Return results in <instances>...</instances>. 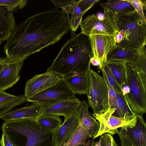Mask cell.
I'll use <instances>...</instances> for the list:
<instances>
[{"mask_svg":"<svg viewBox=\"0 0 146 146\" xmlns=\"http://www.w3.org/2000/svg\"><path fill=\"white\" fill-rule=\"evenodd\" d=\"M90 87L87 96L92 115H100L109 107L107 85L103 76L91 69L89 72Z\"/></svg>","mask_w":146,"mask_h":146,"instance_id":"8992f818","label":"cell"},{"mask_svg":"<svg viewBox=\"0 0 146 146\" xmlns=\"http://www.w3.org/2000/svg\"><path fill=\"white\" fill-rule=\"evenodd\" d=\"M90 62L92 64L95 66H99L100 65L99 61L94 58L92 57L91 59Z\"/></svg>","mask_w":146,"mask_h":146,"instance_id":"74e56055","label":"cell"},{"mask_svg":"<svg viewBox=\"0 0 146 146\" xmlns=\"http://www.w3.org/2000/svg\"><path fill=\"white\" fill-rule=\"evenodd\" d=\"M92 140H90L88 142H86V143L84 144L83 146H91V145L92 142Z\"/></svg>","mask_w":146,"mask_h":146,"instance_id":"60d3db41","label":"cell"},{"mask_svg":"<svg viewBox=\"0 0 146 146\" xmlns=\"http://www.w3.org/2000/svg\"><path fill=\"white\" fill-rule=\"evenodd\" d=\"M105 16L103 20L99 19L96 14L88 15L82 20L80 25L81 33L89 36L94 35H104L114 36L118 33L112 16L105 9Z\"/></svg>","mask_w":146,"mask_h":146,"instance_id":"9c48e42d","label":"cell"},{"mask_svg":"<svg viewBox=\"0 0 146 146\" xmlns=\"http://www.w3.org/2000/svg\"><path fill=\"white\" fill-rule=\"evenodd\" d=\"M70 38L63 46L46 72L61 78L89 73L92 57L89 37L81 33L76 34L70 30Z\"/></svg>","mask_w":146,"mask_h":146,"instance_id":"7a4b0ae2","label":"cell"},{"mask_svg":"<svg viewBox=\"0 0 146 146\" xmlns=\"http://www.w3.org/2000/svg\"><path fill=\"white\" fill-rule=\"evenodd\" d=\"M94 141H93L91 143V146H94Z\"/></svg>","mask_w":146,"mask_h":146,"instance_id":"7bdbcfd3","label":"cell"},{"mask_svg":"<svg viewBox=\"0 0 146 146\" xmlns=\"http://www.w3.org/2000/svg\"><path fill=\"white\" fill-rule=\"evenodd\" d=\"M18 96L8 93L5 91L0 90V104L14 99Z\"/></svg>","mask_w":146,"mask_h":146,"instance_id":"d6a6232c","label":"cell"},{"mask_svg":"<svg viewBox=\"0 0 146 146\" xmlns=\"http://www.w3.org/2000/svg\"><path fill=\"white\" fill-rule=\"evenodd\" d=\"M103 77L107 85L109 106L112 108L115 107L117 103V94L113 88L110 85L108 81L105 74L103 70H102Z\"/></svg>","mask_w":146,"mask_h":146,"instance_id":"4dcf8cb0","label":"cell"},{"mask_svg":"<svg viewBox=\"0 0 146 146\" xmlns=\"http://www.w3.org/2000/svg\"><path fill=\"white\" fill-rule=\"evenodd\" d=\"M133 6L144 23L146 24L144 11L146 9V1L142 0H127Z\"/></svg>","mask_w":146,"mask_h":146,"instance_id":"f546056e","label":"cell"},{"mask_svg":"<svg viewBox=\"0 0 146 146\" xmlns=\"http://www.w3.org/2000/svg\"><path fill=\"white\" fill-rule=\"evenodd\" d=\"M107 64L110 68L117 82L122 88L125 84L126 76L125 62H107Z\"/></svg>","mask_w":146,"mask_h":146,"instance_id":"cb8c5ba5","label":"cell"},{"mask_svg":"<svg viewBox=\"0 0 146 146\" xmlns=\"http://www.w3.org/2000/svg\"><path fill=\"white\" fill-rule=\"evenodd\" d=\"M75 94L79 95L88 94L90 87L89 73L74 75L62 78Z\"/></svg>","mask_w":146,"mask_h":146,"instance_id":"d6986e66","label":"cell"},{"mask_svg":"<svg viewBox=\"0 0 146 146\" xmlns=\"http://www.w3.org/2000/svg\"><path fill=\"white\" fill-rule=\"evenodd\" d=\"M90 138V137L88 132L80 123L64 146H82Z\"/></svg>","mask_w":146,"mask_h":146,"instance_id":"603a6c76","label":"cell"},{"mask_svg":"<svg viewBox=\"0 0 146 146\" xmlns=\"http://www.w3.org/2000/svg\"><path fill=\"white\" fill-rule=\"evenodd\" d=\"M100 0H80L78 1L80 6L85 13Z\"/></svg>","mask_w":146,"mask_h":146,"instance_id":"1f68e13d","label":"cell"},{"mask_svg":"<svg viewBox=\"0 0 146 146\" xmlns=\"http://www.w3.org/2000/svg\"><path fill=\"white\" fill-rule=\"evenodd\" d=\"M139 54L137 51L116 46L107 55L106 61H123L131 63L135 60Z\"/></svg>","mask_w":146,"mask_h":146,"instance_id":"44dd1931","label":"cell"},{"mask_svg":"<svg viewBox=\"0 0 146 146\" xmlns=\"http://www.w3.org/2000/svg\"><path fill=\"white\" fill-rule=\"evenodd\" d=\"M135 125L118 131L121 146H146V124L143 116L136 114Z\"/></svg>","mask_w":146,"mask_h":146,"instance_id":"30bf717a","label":"cell"},{"mask_svg":"<svg viewBox=\"0 0 146 146\" xmlns=\"http://www.w3.org/2000/svg\"><path fill=\"white\" fill-rule=\"evenodd\" d=\"M27 2L26 0H0V6L5 7L9 12H13L18 9H23L27 5Z\"/></svg>","mask_w":146,"mask_h":146,"instance_id":"83f0119b","label":"cell"},{"mask_svg":"<svg viewBox=\"0 0 146 146\" xmlns=\"http://www.w3.org/2000/svg\"><path fill=\"white\" fill-rule=\"evenodd\" d=\"M94 146H101V140L100 138L98 141L94 142Z\"/></svg>","mask_w":146,"mask_h":146,"instance_id":"ab89813d","label":"cell"},{"mask_svg":"<svg viewBox=\"0 0 146 146\" xmlns=\"http://www.w3.org/2000/svg\"><path fill=\"white\" fill-rule=\"evenodd\" d=\"M54 4L55 8H63L68 5L76 1V0H51Z\"/></svg>","mask_w":146,"mask_h":146,"instance_id":"836d02e7","label":"cell"},{"mask_svg":"<svg viewBox=\"0 0 146 146\" xmlns=\"http://www.w3.org/2000/svg\"><path fill=\"white\" fill-rule=\"evenodd\" d=\"M62 9L65 13L71 14L70 30L75 32L80 25L85 13L79 5L78 1H76Z\"/></svg>","mask_w":146,"mask_h":146,"instance_id":"7402d4cb","label":"cell"},{"mask_svg":"<svg viewBox=\"0 0 146 146\" xmlns=\"http://www.w3.org/2000/svg\"><path fill=\"white\" fill-rule=\"evenodd\" d=\"M1 146H16L9 139L4 133H2L0 139Z\"/></svg>","mask_w":146,"mask_h":146,"instance_id":"e575fe53","label":"cell"},{"mask_svg":"<svg viewBox=\"0 0 146 146\" xmlns=\"http://www.w3.org/2000/svg\"><path fill=\"white\" fill-rule=\"evenodd\" d=\"M89 105L83 100L79 107L80 116V123L88 132L90 138H94L97 134L99 128V122L92 117L89 111Z\"/></svg>","mask_w":146,"mask_h":146,"instance_id":"e0dca14e","label":"cell"},{"mask_svg":"<svg viewBox=\"0 0 146 146\" xmlns=\"http://www.w3.org/2000/svg\"><path fill=\"white\" fill-rule=\"evenodd\" d=\"M2 133L16 146H54V132L42 125L37 118L4 121Z\"/></svg>","mask_w":146,"mask_h":146,"instance_id":"3957f363","label":"cell"},{"mask_svg":"<svg viewBox=\"0 0 146 146\" xmlns=\"http://www.w3.org/2000/svg\"><path fill=\"white\" fill-rule=\"evenodd\" d=\"M81 102L75 96L54 104L45 106L40 116L44 115L62 116L64 117V119H66L76 112Z\"/></svg>","mask_w":146,"mask_h":146,"instance_id":"4fadbf2b","label":"cell"},{"mask_svg":"<svg viewBox=\"0 0 146 146\" xmlns=\"http://www.w3.org/2000/svg\"><path fill=\"white\" fill-rule=\"evenodd\" d=\"M116 94L117 103L115 112L117 114V117H123L126 111H129L123 94Z\"/></svg>","mask_w":146,"mask_h":146,"instance_id":"f1b7e54d","label":"cell"},{"mask_svg":"<svg viewBox=\"0 0 146 146\" xmlns=\"http://www.w3.org/2000/svg\"><path fill=\"white\" fill-rule=\"evenodd\" d=\"M68 14L54 7L28 17L16 25L4 46L10 62L24 61L58 42L70 30Z\"/></svg>","mask_w":146,"mask_h":146,"instance_id":"6da1fadb","label":"cell"},{"mask_svg":"<svg viewBox=\"0 0 146 146\" xmlns=\"http://www.w3.org/2000/svg\"><path fill=\"white\" fill-rule=\"evenodd\" d=\"M100 138L101 140V146H106L105 136L104 134L101 136Z\"/></svg>","mask_w":146,"mask_h":146,"instance_id":"f35d334b","label":"cell"},{"mask_svg":"<svg viewBox=\"0 0 146 146\" xmlns=\"http://www.w3.org/2000/svg\"><path fill=\"white\" fill-rule=\"evenodd\" d=\"M44 108V106L37 103L17 109L12 110L2 115L0 118L6 121L27 118H38Z\"/></svg>","mask_w":146,"mask_h":146,"instance_id":"2e32d148","label":"cell"},{"mask_svg":"<svg viewBox=\"0 0 146 146\" xmlns=\"http://www.w3.org/2000/svg\"><path fill=\"white\" fill-rule=\"evenodd\" d=\"M100 5L111 16L128 14L135 10L127 0H109Z\"/></svg>","mask_w":146,"mask_h":146,"instance_id":"ffe728a7","label":"cell"},{"mask_svg":"<svg viewBox=\"0 0 146 146\" xmlns=\"http://www.w3.org/2000/svg\"><path fill=\"white\" fill-rule=\"evenodd\" d=\"M2 42H0V45H1V44Z\"/></svg>","mask_w":146,"mask_h":146,"instance_id":"ee69618b","label":"cell"},{"mask_svg":"<svg viewBox=\"0 0 146 146\" xmlns=\"http://www.w3.org/2000/svg\"><path fill=\"white\" fill-rule=\"evenodd\" d=\"M111 16L118 32L114 36L116 46L139 54L146 50V24L135 10L128 14Z\"/></svg>","mask_w":146,"mask_h":146,"instance_id":"5b68a950","label":"cell"},{"mask_svg":"<svg viewBox=\"0 0 146 146\" xmlns=\"http://www.w3.org/2000/svg\"><path fill=\"white\" fill-rule=\"evenodd\" d=\"M102 70L104 71L108 82L113 88L116 93L122 94V88L118 84L110 68L107 65L106 58L103 62Z\"/></svg>","mask_w":146,"mask_h":146,"instance_id":"4316f807","label":"cell"},{"mask_svg":"<svg viewBox=\"0 0 146 146\" xmlns=\"http://www.w3.org/2000/svg\"><path fill=\"white\" fill-rule=\"evenodd\" d=\"M65 143V142L59 144L58 145H57L56 146H64Z\"/></svg>","mask_w":146,"mask_h":146,"instance_id":"b9f144b4","label":"cell"},{"mask_svg":"<svg viewBox=\"0 0 146 146\" xmlns=\"http://www.w3.org/2000/svg\"><path fill=\"white\" fill-rule=\"evenodd\" d=\"M106 146H118L113 136L108 133H104Z\"/></svg>","mask_w":146,"mask_h":146,"instance_id":"d590c367","label":"cell"},{"mask_svg":"<svg viewBox=\"0 0 146 146\" xmlns=\"http://www.w3.org/2000/svg\"><path fill=\"white\" fill-rule=\"evenodd\" d=\"M24 64V61H8L5 68L0 73V90L5 91L18 82L20 78L19 74Z\"/></svg>","mask_w":146,"mask_h":146,"instance_id":"5bb4252c","label":"cell"},{"mask_svg":"<svg viewBox=\"0 0 146 146\" xmlns=\"http://www.w3.org/2000/svg\"><path fill=\"white\" fill-rule=\"evenodd\" d=\"M79 107L74 115L64 119L63 123L54 132V146L66 142L77 128L80 120Z\"/></svg>","mask_w":146,"mask_h":146,"instance_id":"9a60e30c","label":"cell"},{"mask_svg":"<svg viewBox=\"0 0 146 146\" xmlns=\"http://www.w3.org/2000/svg\"><path fill=\"white\" fill-rule=\"evenodd\" d=\"M92 57L100 62L99 69L102 70L103 62L109 52L116 46L114 36L104 35H90Z\"/></svg>","mask_w":146,"mask_h":146,"instance_id":"7c38bea8","label":"cell"},{"mask_svg":"<svg viewBox=\"0 0 146 146\" xmlns=\"http://www.w3.org/2000/svg\"><path fill=\"white\" fill-rule=\"evenodd\" d=\"M38 122L43 126L55 132L62 124V119L59 116L50 115H44L37 118Z\"/></svg>","mask_w":146,"mask_h":146,"instance_id":"d4e9b609","label":"cell"},{"mask_svg":"<svg viewBox=\"0 0 146 146\" xmlns=\"http://www.w3.org/2000/svg\"><path fill=\"white\" fill-rule=\"evenodd\" d=\"M16 25L13 12L0 6V42L7 40Z\"/></svg>","mask_w":146,"mask_h":146,"instance_id":"ac0fdd59","label":"cell"},{"mask_svg":"<svg viewBox=\"0 0 146 146\" xmlns=\"http://www.w3.org/2000/svg\"><path fill=\"white\" fill-rule=\"evenodd\" d=\"M8 61L6 57H0V73L5 68Z\"/></svg>","mask_w":146,"mask_h":146,"instance_id":"8d00e7d4","label":"cell"},{"mask_svg":"<svg viewBox=\"0 0 146 146\" xmlns=\"http://www.w3.org/2000/svg\"><path fill=\"white\" fill-rule=\"evenodd\" d=\"M62 79L58 75L46 72L35 75L26 82L24 95L26 99L42 92L53 86Z\"/></svg>","mask_w":146,"mask_h":146,"instance_id":"8fae6325","label":"cell"},{"mask_svg":"<svg viewBox=\"0 0 146 146\" xmlns=\"http://www.w3.org/2000/svg\"><path fill=\"white\" fill-rule=\"evenodd\" d=\"M122 94L130 112L143 116L146 112V50L125 65Z\"/></svg>","mask_w":146,"mask_h":146,"instance_id":"277c9868","label":"cell"},{"mask_svg":"<svg viewBox=\"0 0 146 146\" xmlns=\"http://www.w3.org/2000/svg\"><path fill=\"white\" fill-rule=\"evenodd\" d=\"M76 94L62 79L44 91L27 99V102L46 106L75 96Z\"/></svg>","mask_w":146,"mask_h":146,"instance_id":"ba28073f","label":"cell"},{"mask_svg":"<svg viewBox=\"0 0 146 146\" xmlns=\"http://www.w3.org/2000/svg\"><path fill=\"white\" fill-rule=\"evenodd\" d=\"M115 108H111L109 106L107 110L100 115H93L98 121L99 128L93 139L102 136L105 133L111 135L117 133L119 128H132L136 125L137 117L136 114L132 113L126 111L123 117L114 116Z\"/></svg>","mask_w":146,"mask_h":146,"instance_id":"52a82bcc","label":"cell"},{"mask_svg":"<svg viewBox=\"0 0 146 146\" xmlns=\"http://www.w3.org/2000/svg\"><path fill=\"white\" fill-rule=\"evenodd\" d=\"M27 102L25 95H21L18 96L17 98L12 100L0 104V117L15 106Z\"/></svg>","mask_w":146,"mask_h":146,"instance_id":"484cf974","label":"cell"}]
</instances>
